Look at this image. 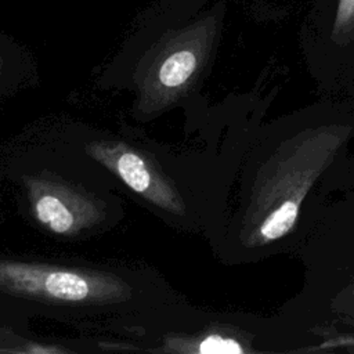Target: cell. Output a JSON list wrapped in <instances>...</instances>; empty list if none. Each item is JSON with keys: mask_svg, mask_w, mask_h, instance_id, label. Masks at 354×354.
<instances>
[{"mask_svg": "<svg viewBox=\"0 0 354 354\" xmlns=\"http://www.w3.org/2000/svg\"><path fill=\"white\" fill-rule=\"evenodd\" d=\"M332 39L337 43L354 39V0H337Z\"/></svg>", "mask_w": 354, "mask_h": 354, "instance_id": "52a82bcc", "label": "cell"}, {"mask_svg": "<svg viewBox=\"0 0 354 354\" xmlns=\"http://www.w3.org/2000/svg\"><path fill=\"white\" fill-rule=\"evenodd\" d=\"M0 68H1V58H0Z\"/></svg>", "mask_w": 354, "mask_h": 354, "instance_id": "9c48e42d", "label": "cell"}, {"mask_svg": "<svg viewBox=\"0 0 354 354\" xmlns=\"http://www.w3.org/2000/svg\"><path fill=\"white\" fill-rule=\"evenodd\" d=\"M214 14L166 32L137 68V111L153 116L176 102L194 84L212 48Z\"/></svg>", "mask_w": 354, "mask_h": 354, "instance_id": "3957f363", "label": "cell"}, {"mask_svg": "<svg viewBox=\"0 0 354 354\" xmlns=\"http://www.w3.org/2000/svg\"><path fill=\"white\" fill-rule=\"evenodd\" d=\"M344 346H351L354 347V336H346V337H336L324 342L314 350H326V348H335V347H344Z\"/></svg>", "mask_w": 354, "mask_h": 354, "instance_id": "ba28073f", "label": "cell"}, {"mask_svg": "<svg viewBox=\"0 0 354 354\" xmlns=\"http://www.w3.org/2000/svg\"><path fill=\"white\" fill-rule=\"evenodd\" d=\"M173 344L176 347H173L170 351H187L201 354H241L246 351V348L236 339L220 333H209L192 340H185Z\"/></svg>", "mask_w": 354, "mask_h": 354, "instance_id": "8992f818", "label": "cell"}, {"mask_svg": "<svg viewBox=\"0 0 354 354\" xmlns=\"http://www.w3.org/2000/svg\"><path fill=\"white\" fill-rule=\"evenodd\" d=\"M24 187L33 218L51 234L77 236L105 220L101 199L51 173L26 176Z\"/></svg>", "mask_w": 354, "mask_h": 354, "instance_id": "277c9868", "label": "cell"}, {"mask_svg": "<svg viewBox=\"0 0 354 354\" xmlns=\"http://www.w3.org/2000/svg\"><path fill=\"white\" fill-rule=\"evenodd\" d=\"M347 133H311L292 147L293 153L285 159L275 176L259 188L249 209L253 225L252 245H263L285 236L297 221L300 205L314 180L325 169Z\"/></svg>", "mask_w": 354, "mask_h": 354, "instance_id": "7a4b0ae2", "label": "cell"}, {"mask_svg": "<svg viewBox=\"0 0 354 354\" xmlns=\"http://www.w3.org/2000/svg\"><path fill=\"white\" fill-rule=\"evenodd\" d=\"M87 153L102 163L155 210L177 217L184 203L177 187L147 155L116 140H95L86 147Z\"/></svg>", "mask_w": 354, "mask_h": 354, "instance_id": "5b68a950", "label": "cell"}, {"mask_svg": "<svg viewBox=\"0 0 354 354\" xmlns=\"http://www.w3.org/2000/svg\"><path fill=\"white\" fill-rule=\"evenodd\" d=\"M0 293L62 310L126 304L133 286L115 272L0 257Z\"/></svg>", "mask_w": 354, "mask_h": 354, "instance_id": "6da1fadb", "label": "cell"}]
</instances>
